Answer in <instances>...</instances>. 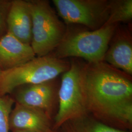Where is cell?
Returning <instances> with one entry per match:
<instances>
[{"label": "cell", "mask_w": 132, "mask_h": 132, "mask_svg": "<svg viewBox=\"0 0 132 132\" xmlns=\"http://www.w3.org/2000/svg\"><path fill=\"white\" fill-rule=\"evenodd\" d=\"M83 76L89 114L110 127L131 130L132 76L104 61L85 63Z\"/></svg>", "instance_id": "6da1fadb"}, {"label": "cell", "mask_w": 132, "mask_h": 132, "mask_svg": "<svg viewBox=\"0 0 132 132\" xmlns=\"http://www.w3.org/2000/svg\"><path fill=\"white\" fill-rule=\"evenodd\" d=\"M118 26L105 24L94 30L67 27L64 37L52 53L62 59L82 58L89 63L104 61L105 54Z\"/></svg>", "instance_id": "7a4b0ae2"}, {"label": "cell", "mask_w": 132, "mask_h": 132, "mask_svg": "<svg viewBox=\"0 0 132 132\" xmlns=\"http://www.w3.org/2000/svg\"><path fill=\"white\" fill-rule=\"evenodd\" d=\"M71 62L53 53L32 59L13 69L3 71L0 76V96L10 94L19 86L36 84L57 78L68 71Z\"/></svg>", "instance_id": "3957f363"}, {"label": "cell", "mask_w": 132, "mask_h": 132, "mask_svg": "<svg viewBox=\"0 0 132 132\" xmlns=\"http://www.w3.org/2000/svg\"><path fill=\"white\" fill-rule=\"evenodd\" d=\"M69 69L62 74L58 90V108L53 119L56 131L71 119L89 114L87 107L84 82L85 63L72 58Z\"/></svg>", "instance_id": "277c9868"}, {"label": "cell", "mask_w": 132, "mask_h": 132, "mask_svg": "<svg viewBox=\"0 0 132 132\" xmlns=\"http://www.w3.org/2000/svg\"><path fill=\"white\" fill-rule=\"evenodd\" d=\"M28 2L32 22L30 46L36 57L45 56L53 52L61 42L67 26L59 18L48 1Z\"/></svg>", "instance_id": "5b68a950"}, {"label": "cell", "mask_w": 132, "mask_h": 132, "mask_svg": "<svg viewBox=\"0 0 132 132\" xmlns=\"http://www.w3.org/2000/svg\"><path fill=\"white\" fill-rule=\"evenodd\" d=\"M52 3L67 26L78 24L94 30L104 26L109 16L108 0H53Z\"/></svg>", "instance_id": "8992f818"}, {"label": "cell", "mask_w": 132, "mask_h": 132, "mask_svg": "<svg viewBox=\"0 0 132 132\" xmlns=\"http://www.w3.org/2000/svg\"><path fill=\"white\" fill-rule=\"evenodd\" d=\"M59 86L57 78L41 83L19 86L10 95L15 103L40 110L53 120L58 108Z\"/></svg>", "instance_id": "52a82bcc"}, {"label": "cell", "mask_w": 132, "mask_h": 132, "mask_svg": "<svg viewBox=\"0 0 132 132\" xmlns=\"http://www.w3.org/2000/svg\"><path fill=\"white\" fill-rule=\"evenodd\" d=\"M53 120L37 109L15 103L10 113V131L28 130L35 132H54Z\"/></svg>", "instance_id": "ba28073f"}, {"label": "cell", "mask_w": 132, "mask_h": 132, "mask_svg": "<svg viewBox=\"0 0 132 132\" xmlns=\"http://www.w3.org/2000/svg\"><path fill=\"white\" fill-rule=\"evenodd\" d=\"M116 28L104 61L130 76L132 75V42L131 34L127 29Z\"/></svg>", "instance_id": "9c48e42d"}, {"label": "cell", "mask_w": 132, "mask_h": 132, "mask_svg": "<svg viewBox=\"0 0 132 132\" xmlns=\"http://www.w3.org/2000/svg\"><path fill=\"white\" fill-rule=\"evenodd\" d=\"M7 32L26 44L32 39V16L28 1H11L6 19Z\"/></svg>", "instance_id": "30bf717a"}, {"label": "cell", "mask_w": 132, "mask_h": 132, "mask_svg": "<svg viewBox=\"0 0 132 132\" xmlns=\"http://www.w3.org/2000/svg\"><path fill=\"white\" fill-rule=\"evenodd\" d=\"M36 55L30 45L9 32L0 37V68L9 70L27 62Z\"/></svg>", "instance_id": "8fae6325"}, {"label": "cell", "mask_w": 132, "mask_h": 132, "mask_svg": "<svg viewBox=\"0 0 132 132\" xmlns=\"http://www.w3.org/2000/svg\"><path fill=\"white\" fill-rule=\"evenodd\" d=\"M56 131L58 132H129L106 125L90 114L68 120Z\"/></svg>", "instance_id": "7c38bea8"}, {"label": "cell", "mask_w": 132, "mask_h": 132, "mask_svg": "<svg viewBox=\"0 0 132 132\" xmlns=\"http://www.w3.org/2000/svg\"><path fill=\"white\" fill-rule=\"evenodd\" d=\"M132 19V0L110 1V13L106 24L128 23Z\"/></svg>", "instance_id": "4fadbf2b"}, {"label": "cell", "mask_w": 132, "mask_h": 132, "mask_svg": "<svg viewBox=\"0 0 132 132\" xmlns=\"http://www.w3.org/2000/svg\"><path fill=\"white\" fill-rule=\"evenodd\" d=\"M14 104L10 94L0 96V132H10L9 117Z\"/></svg>", "instance_id": "5bb4252c"}, {"label": "cell", "mask_w": 132, "mask_h": 132, "mask_svg": "<svg viewBox=\"0 0 132 132\" xmlns=\"http://www.w3.org/2000/svg\"><path fill=\"white\" fill-rule=\"evenodd\" d=\"M11 1L0 0V33L7 32L6 19Z\"/></svg>", "instance_id": "9a60e30c"}, {"label": "cell", "mask_w": 132, "mask_h": 132, "mask_svg": "<svg viewBox=\"0 0 132 132\" xmlns=\"http://www.w3.org/2000/svg\"><path fill=\"white\" fill-rule=\"evenodd\" d=\"M12 132H35L31 131H28V130H14L11 131Z\"/></svg>", "instance_id": "2e32d148"}, {"label": "cell", "mask_w": 132, "mask_h": 132, "mask_svg": "<svg viewBox=\"0 0 132 132\" xmlns=\"http://www.w3.org/2000/svg\"><path fill=\"white\" fill-rule=\"evenodd\" d=\"M2 72H3V71L2 70V69L0 68V76H1V75H2Z\"/></svg>", "instance_id": "e0dca14e"}, {"label": "cell", "mask_w": 132, "mask_h": 132, "mask_svg": "<svg viewBox=\"0 0 132 132\" xmlns=\"http://www.w3.org/2000/svg\"><path fill=\"white\" fill-rule=\"evenodd\" d=\"M54 132H57V131H54Z\"/></svg>", "instance_id": "ac0fdd59"}]
</instances>
